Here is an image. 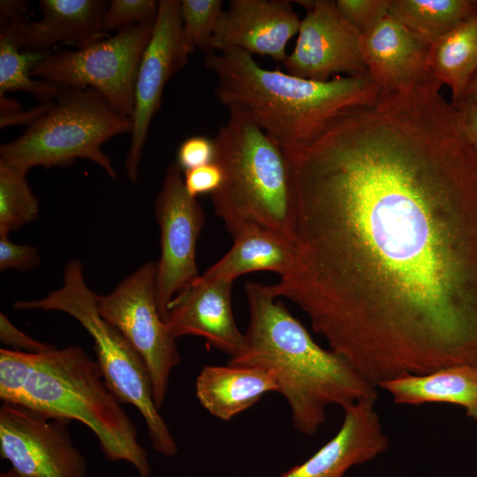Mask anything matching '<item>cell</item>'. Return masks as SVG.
Returning a JSON list of instances; mask_svg holds the SVG:
<instances>
[{"label": "cell", "mask_w": 477, "mask_h": 477, "mask_svg": "<svg viewBox=\"0 0 477 477\" xmlns=\"http://www.w3.org/2000/svg\"><path fill=\"white\" fill-rule=\"evenodd\" d=\"M216 146L215 139L203 135L186 138L178 147L177 164L186 171L194 168L216 163Z\"/></svg>", "instance_id": "29"}, {"label": "cell", "mask_w": 477, "mask_h": 477, "mask_svg": "<svg viewBox=\"0 0 477 477\" xmlns=\"http://www.w3.org/2000/svg\"><path fill=\"white\" fill-rule=\"evenodd\" d=\"M375 403V399L362 400L344 409L337 433L307 460L279 477H344L352 466L383 453L389 437Z\"/></svg>", "instance_id": "16"}, {"label": "cell", "mask_w": 477, "mask_h": 477, "mask_svg": "<svg viewBox=\"0 0 477 477\" xmlns=\"http://www.w3.org/2000/svg\"><path fill=\"white\" fill-rule=\"evenodd\" d=\"M159 2L155 0H112L109 3L102 18V31L130 27L142 23L155 21Z\"/></svg>", "instance_id": "27"}, {"label": "cell", "mask_w": 477, "mask_h": 477, "mask_svg": "<svg viewBox=\"0 0 477 477\" xmlns=\"http://www.w3.org/2000/svg\"><path fill=\"white\" fill-rule=\"evenodd\" d=\"M155 214L161 246L156 263V300L164 319L171 300L201 276L196 246L205 220L197 199L186 190L182 170L176 163L166 170Z\"/></svg>", "instance_id": "10"}, {"label": "cell", "mask_w": 477, "mask_h": 477, "mask_svg": "<svg viewBox=\"0 0 477 477\" xmlns=\"http://www.w3.org/2000/svg\"><path fill=\"white\" fill-rule=\"evenodd\" d=\"M429 47L390 12L360 34L367 70L382 93L402 89L431 76L427 64Z\"/></svg>", "instance_id": "17"}, {"label": "cell", "mask_w": 477, "mask_h": 477, "mask_svg": "<svg viewBox=\"0 0 477 477\" xmlns=\"http://www.w3.org/2000/svg\"><path fill=\"white\" fill-rule=\"evenodd\" d=\"M453 105L465 135L477 151V105L465 102Z\"/></svg>", "instance_id": "33"}, {"label": "cell", "mask_w": 477, "mask_h": 477, "mask_svg": "<svg viewBox=\"0 0 477 477\" xmlns=\"http://www.w3.org/2000/svg\"><path fill=\"white\" fill-rule=\"evenodd\" d=\"M41 256L35 246L16 244L6 235H0V270H30L40 265Z\"/></svg>", "instance_id": "30"}, {"label": "cell", "mask_w": 477, "mask_h": 477, "mask_svg": "<svg viewBox=\"0 0 477 477\" xmlns=\"http://www.w3.org/2000/svg\"><path fill=\"white\" fill-rule=\"evenodd\" d=\"M0 398L70 422L85 424L108 460H123L140 477L151 473L135 425L109 390L97 361L81 347L37 352L0 349Z\"/></svg>", "instance_id": "3"}, {"label": "cell", "mask_w": 477, "mask_h": 477, "mask_svg": "<svg viewBox=\"0 0 477 477\" xmlns=\"http://www.w3.org/2000/svg\"><path fill=\"white\" fill-rule=\"evenodd\" d=\"M306 10L295 47L284 61L285 72L326 81L337 73L366 72L360 34L341 14L334 0H299Z\"/></svg>", "instance_id": "13"}, {"label": "cell", "mask_w": 477, "mask_h": 477, "mask_svg": "<svg viewBox=\"0 0 477 477\" xmlns=\"http://www.w3.org/2000/svg\"><path fill=\"white\" fill-rule=\"evenodd\" d=\"M297 258L272 285L373 386L477 367V151L431 84L291 153Z\"/></svg>", "instance_id": "1"}, {"label": "cell", "mask_w": 477, "mask_h": 477, "mask_svg": "<svg viewBox=\"0 0 477 477\" xmlns=\"http://www.w3.org/2000/svg\"><path fill=\"white\" fill-rule=\"evenodd\" d=\"M477 6V0H390L389 12L429 44Z\"/></svg>", "instance_id": "24"}, {"label": "cell", "mask_w": 477, "mask_h": 477, "mask_svg": "<svg viewBox=\"0 0 477 477\" xmlns=\"http://www.w3.org/2000/svg\"><path fill=\"white\" fill-rule=\"evenodd\" d=\"M390 0H337L344 18L360 34L373 28L389 13Z\"/></svg>", "instance_id": "28"}, {"label": "cell", "mask_w": 477, "mask_h": 477, "mask_svg": "<svg viewBox=\"0 0 477 477\" xmlns=\"http://www.w3.org/2000/svg\"><path fill=\"white\" fill-rule=\"evenodd\" d=\"M26 3L0 2V95L7 92L32 94L42 103L55 100L63 87L32 75L34 67L46 54L23 50L27 25Z\"/></svg>", "instance_id": "21"}, {"label": "cell", "mask_w": 477, "mask_h": 477, "mask_svg": "<svg viewBox=\"0 0 477 477\" xmlns=\"http://www.w3.org/2000/svg\"><path fill=\"white\" fill-rule=\"evenodd\" d=\"M182 34L191 54L198 49L208 54L223 12L222 0H181Z\"/></svg>", "instance_id": "26"}, {"label": "cell", "mask_w": 477, "mask_h": 477, "mask_svg": "<svg viewBox=\"0 0 477 477\" xmlns=\"http://www.w3.org/2000/svg\"><path fill=\"white\" fill-rule=\"evenodd\" d=\"M154 24L134 25L77 49L48 53L32 75L64 87L95 89L117 112L131 118L137 73Z\"/></svg>", "instance_id": "8"}, {"label": "cell", "mask_w": 477, "mask_h": 477, "mask_svg": "<svg viewBox=\"0 0 477 477\" xmlns=\"http://www.w3.org/2000/svg\"><path fill=\"white\" fill-rule=\"evenodd\" d=\"M189 55L183 40L180 1H159L153 34L141 59L134 87L131 141L125 157L126 174L133 183L139 178L148 128L160 110L165 86L186 64Z\"/></svg>", "instance_id": "12"}, {"label": "cell", "mask_w": 477, "mask_h": 477, "mask_svg": "<svg viewBox=\"0 0 477 477\" xmlns=\"http://www.w3.org/2000/svg\"><path fill=\"white\" fill-rule=\"evenodd\" d=\"M215 138L216 162L223 171L211 194L216 215L231 234L245 223L271 228L295 241V193L284 150L246 115L230 108Z\"/></svg>", "instance_id": "5"}, {"label": "cell", "mask_w": 477, "mask_h": 477, "mask_svg": "<svg viewBox=\"0 0 477 477\" xmlns=\"http://www.w3.org/2000/svg\"><path fill=\"white\" fill-rule=\"evenodd\" d=\"M110 2L102 0H40L42 18L28 21L23 50L48 54L60 43L79 48L105 38L102 18Z\"/></svg>", "instance_id": "18"}, {"label": "cell", "mask_w": 477, "mask_h": 477, "mask_svg": "<svg viewBox=\"0 0 477 477\" xmlns=\"http://www.w3.org/2000/svg\"><path fill=\"white\" fill-rule=\"evenodd\" d=\"M97 297L86 284L82 262L72 259L64 267L60 288L40 299L16 301L13 308L59 311L77 320L94 340L96 361L109 390L121 403L132 405L140 412L153 448L163 456L174 457L178 445L155 404L148 368L124 335L101 316Z\"/></svg>", "instance_id": "6"}, {"label": "cell", "mask_w": 477, "mask_h": 477, "mask_svg": "<svg viewBox=\"0 0 477 477\" xmlns=\"http://www.w3.org/2000/svg\"><path fill=\"white\" fill-rule=\"evenodd\" d=\"M0 477H20L11 467L0 474Z\"/></svg>", "instance_id": "35"}, {"label": "cell", "mask_w": 477, "mask_h": 477, "mask_svg": "<svg viewBox=\"0 0 477 477\" xmlns=\"http://www.w3.org/2000/svg\"><path fill=\"white\" fill-rule=\"evenodd\" d=\"M180 477H189V476H180Z\"/></svg>", "instance_id": "36"}, {"label": "cell", "mask_w": 477, "mask_h": 477, "mask_svg": "<svg viewBox=\"0 0 477 477\" xmlns=\"http://www.w3.org/2000/svg\"><path fill=\"white\" fill-rule=\"evenodd\" d=\"M289 0H231L216 26L210 52L239 49L284 63L301 19Z\"/></svg>", "instance_id": "14"}, {"label": "cell", "mask_w": 477, "mask_h": 477, "mask_svg": "<svg viewBox=\"0 0 477 477\" xmlns=\"http://www.w3.org/2000/svg\"><path fill=\"white\" fill-rule=\"evenodd\" d=\"M69 422L3 402L0 455L20 477H87L85 458L66 428Z\"/></svg>", "instance_id": "11"}, {"label": "cell", "mask_w": 477, "mask_h": 477, "mask_svg": "<svg viewBox=\"0 0 477 477\" xmlns=\"http://www.w3.org/2000/svg\"><path fill=\"white\" fill-rule=\"evenodd\" d=\"M131 131V118L117 112L95 89L63 87L41 117L0 147V164L26 174L37 165L63 167L86 158L116 178L111 160L101 147Z\"/></svg>", "instance_id": "7"}, {"label": "cell", "mask_w": 477, "mask_h": 477, "mask_svg": "<svg viewBox=\"0 0 477 477\" xmlns=\"http://www.w3.org/2000/svg\"><path fill=\"white\" fill-rule=\"evenodd\" d=\"M223 182V171L216 162L184 172V184L187 193L193 198L214 193Z\"/></svg>", "instance_id": "31"}, {"label": "cell", "mask_w": 477, "mask_h": 477, "mask_svg": "<svg viewBox=\"0 0 477 477\" xmlns=\"http://www.w3.org/2000/svg\"><path fill=\"white\" fill-rule=\"evenodd\" d=\"M233 281L202 275L170 303L163 319L171 336L192 335L231 357L242 348L245 334L238 329L231 307Z\"/></svg>", "instance_id": "15"}, {"label": "cell", "mask_w": 477, "mask_h": 477, "mask_svg": "<svg viewBox=\"0 0 477 477\" xmlns=\"http://www.w3.org/2000/svg\"><path fill=\"white\" fill-rule=\"evenodd\" d=\"M245 291L249 323L241 350L228 364L272 371L299 432L315 435L330 405L344 410L362 400H376L377 388L343 356L321 347L269 285L247 282Z\"/></svg>", "instance_id": "2"}, {"label": "cell", "mask_w": 477, "mask_h": 477, "mask_svg": "<svg viewBox=\"0 0 477 477\" xmlns=\"http://www.w3.org/2000/svg\"><path fill=\"white\" fill-rule=\"evenodd\" d=\"M205 65L217 77V100L246 115L285 153L311 142L341 111L382 94L367 71L319 81L265 69L239 49L208 52Z\"/></svg>", "instance_id": "4"}, {"label": "cell", "mask_w": 477, "mask_h": 477, "mask_svg": "<svg viewBox=\"0 0 477 477\" xmlns=\"http://www.w3.org/2000/svg\"><path fill=\"white\" fill-rule=\"evenodd\" d=\"M38 215L39 202L26 173L0 164V235L8 236Z\"/></svg>", "instance_id": "25"}, {"label": "cell", "mask_w": 477, "mask_h": 477, "mask_svg": "<svg viewBox=\"0 0 477 477\" xmlns=\"http://www.w3.org/2000/svg\"><path fill=\"white\" fill-rule=\"evenodd\" d=\"M460 102L477 105V67L468 81Z\"/></svg>", "instance_id": "34"}, {"label": "cell", "mask_w": 477, "mask_h": 477, "mask_svg": "<svg viewBox=\"0 0 477 477\" xmlns=\"http://www.w3.org/2000/svg\"><path fill=\"white\" fill-rule=\"evenodd\" d=\"M271 391H278L275 374L258 367L205 366L195 381L200 404L223 420L247 410Z\"/></svg>", "instance_id": "20"}, {"label": "cell", "mask_w": 477, "mask_h": 477, "mask_svg": "<svg viewBox=\"0 0 477 477\" xmlns=\"http://www.w3.org/2000/svg\"><path fill=\"white\" fill-rule=\"evenodd\" d=\"M0 340L3 344L10 347L9 350L26 353L42 352L54 347L37 341L17 329L3 313L0 314Z\"/></svg>", "instance_id": "32"}, {"label": "cell", "mask_w": 477, "mask_h": 477, "mask_svg": "<svg viewBox=\"0 0 477 477\" xmlns=\"http://www.w3.org/2000/svg\"><path fill=\"white\" fill-rule=\"evenodd\" d=\"M427 64L431 76L450 89L451 103L459 102L477 67V6L430 44Z\"/></svg>", "instance_id": "23"}, {"label": "cell", "mask_w": 477, "mask_h": 477, "mask_svg": "<svg viewBox=\"0 0 477 477\" xmlns=\"http://www.w3.org/2000/svg\"><path fill=\"white\" fill-rule=\"evenodd\" d=\"M233 245L202 276L234 281L244 274L268 270L287 276L292 269L297 248L292 240L267 226L245 223L232 233Z\"/></svg>", "instance_id": "19"}, {"label": "cell", "mask_w": 477, "mask_h": 477, "mask_svg": "<svg viewBox=\"0 0 477 477\" xmlns=\"http://www.w3.org/2000/svg\"><path fill=\"white\" fill-rule=\"evenodd\" d=\"M378 388L397 405H454L477 421V367L452 366L423 375H405L381 382Z\"/></svg>", "instance_id": "22"}, {"label": "cell", "mask_w": 477, "mask_h": 477, "mask_svg": "<svg viewBox=\"0 0 477 477\" xmlns=\"http://www.w3.org/2000/svg\"><path fill=\"white\" fill-rule=\"evenodd\" d=\"M97 309L142 358L150 376L155 404L160 410L171 370L181 357L157 306L156 263H144L111 292L98 295Z\"/></svg>", "instance_id": "9"}]
</instances>
